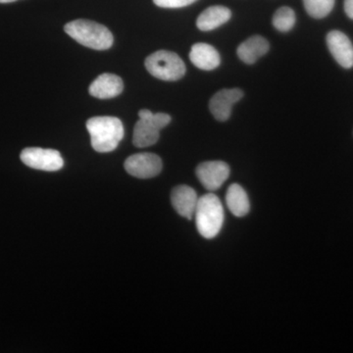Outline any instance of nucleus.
<instances>
[{
  "mask_svg": "<svg viewBox=\"0 0 353 353\" xmlns=\"http://www.w3.org/2000/svg\"><path fill=\"white\" fill-rule=\"evenodd\" d=\"M92 148L97 152L115 150L124 138V127L120 119L110 116L90 118L87 122Z\"/></svg>",
  "mask_w": 353,
  "mask_h": 353,
  "instance_id": "nucleus-1",
  "label": "nucleus"
},
{
  "mask_svg": "<svg viewBox=\"0 0 353 353\" xmlns=\"http://www.w3.org/2000/svg\"><path fill=\"white\" fill-rule=\"evenodd\" d=\"M64 31L72 39L95 50H109L113 46V36L105 26L94 21L79 19L65 25Z\"/></svg>",
  "mask_w": 353,
  "mask_h": 353,
  "instance_id": "nucleus-2",
  "label": "nucleus"
},
{
  "mask_svg": "<svg viewBox=\"0 0 353 353\" xmlns=\"http://www.w3.org/2000/svg\"><path fill=\"white\" fill-rule=\"evenodd\" d=\"M268 41L261 36H253L241 43L236 50V54L246 64H254L260 57L269 51Z\"/></svg>",
  "mask_w": 353,
  "mask_h": 353,
  "instance_id": "nucleus-14",
  "label": "nucleus"
},
{
  "mask_svg": "<svg viewBox=\"0 0 353 353\" xmlns=\"http://www.w3.org/2000/svg\"><path fill=\"white\" fill-rule=\"evenodd\" d=\"M243 97L240 88H224L213 95L209 102V108L215 119L224 122L231 117L232 108Z\"/></svg>",
  "mask_w": 353,
  "mask_h": 353,
  "instance_id": "nucleus-9",
  "label": "nucleus"
},
{
  "mask_svg": "<svg viewBox=\"0 0 353 353\" xmlns=\"http://www.w3.org/2000/svg\"><path fill=\"white\" fill-rule=\"evenodd\" d=\"M226 203L232 214L236 217H243L250 212V199L239 183L230 185L226 194Z\"/></svg>",
  "mask_w": 353,
  "mask_h": 353,
  "instance_id": "nucleus-16",
  "label": "nucleus"
},
{
  "mask_svg": "<svg viewBox=\"0 0 353 353\" xmlns=\"http://www.w3.org/2000/svg\"><path fill=\"white\" fill-rule=\"evenodd\" d=\"M327 46L334 60L345 69L353 67V46L347 34L332 31L327 34Z\"/></svg>",
  "mask_w": 353,
  "mask_h": 353,
  "instance_id": "nucleus-10",
  "label": "nucleus"
},
{
  "mask_svg": "<svg viewBox=\"0 0 353 353\" xmlns=\"http://www.w3.org/2000/svg\"><path fill=\"white\" fill-rule=\"evenodd\" d=\"M14 1H17V0H0V3H10Z\"/></svg>",
  "mask_w": 353,
  "mask_h": 353,
  "instance_id": "nucleus-21",
  "label": "nucleus"
},
{
  "mask_svg": "<svg viewBox=\"0 0 353 353\" xmlns=\"http://www.w3.org/2000/svg\"><path fill=\"white\" fill-rule=\"evenodd\" d=\"M23 163L37 170L55 172L64 166V160L59 152L48 148H28L20 155Z\"/></svg>",
  "mask_w": 353,
  "mask_h": 353,
  "instance_id": "nucleus-6",
  "label": "nucleus"
},
{
  "mask_svg": "<svg viewBox=\"0 0 353 353\" xmlns=\"http://www.w3.org/2000/svg\"><path fill=\"white\" fill-rule=\"evenodd\" d=\"M124 83L119 76L104 73L97 77L88 88L92 97L101 99H113L122 94Z\"/></svg>",
  "mask_w": 353,
  "mask_h": 353,
  "instance_id": "nucleus-11",
  "label": "nucleus"
},
{
  "mask_svg": "<svg viewBox=\"0 0 353 353\" xmlns=\"http://www.w3.org/2000/svg\"><path fill=\"white\" fill-rule=\"evenodd\" d=\"M197 0H153L155 6L161 8H182L194 3Z\"/></svg>",
  "mask_w": 353,
  "mask_h": 353,
  "instance_id": "nucleus-19",
  "label": "nucleus"
},
{
  "mask_svg": "<svg viewBox=\"0 0 353 353\" xmlns=\"http://www.w3.org/2000/svg\"><path fill=\"white\" fill-rule=\"evenodd\" d=\"M125 169L130 175L139 179L154 178L162 171L161 158L154 153H137L125 161Z\"/></svg>",
  "mask_w": 353,
  "mask_h": 353,
  "instance_id": "nucleus-7",
  "label": "nucleus"
},
{
  "mask_svg": "<svg viewBox=\"0 0 353 353\" xmlns=\"http://www.w3.org/2000/svg\"><path fill=\"white\" fill-rule=\"evenodd\" d=\"M139 120L134 129L132 143L137 148H148L157 143L160 131L168 126L171 116L166 113L153 114L148 109L139 112Z\"/></svg>",
  "mask_w": 353,
  "mask_h": 353,
  "instance_id": "nucleus-4",
  "label": "nucleus"
},
{
  "mask_svg": "<svg viewBox=\"0 0 353 353\" xmlns=\"http://www.w3.org/2000/svg\"><path fill=\"white\" fill-rule=\"evenodd\" d=\"M303 4L311 17L322 19L333 10L334 0H303Z\"/></svg>",
  "mask_w": 353,
  "mask_h": 353,
  "instance_id": "nucleus-18",
  "label": "nucleus"
},
{
  "mask_svg": "<svg viewBox=\"0 0 353 353\" xmlns=\"http://www.w3.org/2000/svg\"><path fill=\"white\" fill-rule=\"evenodd\" d=\"M199 197L196 190L189 185H178L171 194V202L179 215L192 219L196 212Z\"/></svg>",
  "mask_w": 353,
  "mask_h": 353,
  "instance_id": "nucleus-12",
  "label": "nucleus"
},
{
  "mask_svg": "<svg viewBox=\"0 0 353 353\" xmlns=\"http://www.w3.org/2000/svg\"><path fill=\"white\" fill-rule=\"evenodd\" d=\"M196 176L206 190L214 192L220 189L229 178L230 167L223 161L203 162L197 166Z\"/></svg>",
  "mask_w": 353,
  "mask_h": 353,
  "instance_id": "nucleus-8",
  "label": "nucleus"
},
{
  "mask_svg": "<svg viewBox=\"0 0 353 353\" xmlns=\"http://www.w3.org/2000/svg\"><path fill=\"white\" fill-rule=\"evenodd\" d=\"M190 59L194 66L204 71H212L221 63L219 52L210 44L204 43L192 46L190 52Z\"/></svg>",
  "mask_w": 353,
  "mask_h": 353,
  "instance_id": "nucleus-13",
  "label": "nucleus"
},
{
  "mask_svg": "<svg viewBox=\"0 0 353 353\" xmlns=\"http://www.w3.org/2000/svg\"><path fill=\"white\" fill-rule=\"evenodd\" d=\"M296 13L290 7H281L274 14L273 26L279 32H288L296 25Z\"/></svg>",
  "mask_w": 353,
  "mask_h": 353,
  "instance_id": "nucleus-17",
  "label": "nucleus"
},
{
  "mask_svg": "<svg viewBox=\"0 0 353 353\" xmlns=\"http://www.w3.org/2000/svg\"><path fill=\"white\" fill-rule=\"evenodd\" d=\"M194 219L197 231L203 238L214 239L224 224V208L214 194H204L197 201Z\"/></svg>",
  "mask_w": 353,
  "mask_h": 353,
  "instance_id": "nucleus-3",
  "label": "nucleus"
},
{
  "mask_svg": "<svg viewBox=\"0 0 353 353\" xmlns=\"http://www.w3.org/2000/svg\"><path fill=\"white\" fill-rule=\"evenodd\" d=\"M145 68L159 80L175 82L185 74V65L176 53L168 50H159L145 59Z\"/></svg>",
  "mask_w": 353,
  "mask_h": 353,
  "instance_id": "nucleus-5",
  "label": "nucleus"
},
{
  "mask_svg": "<svg viewBox=\"0 0 353 353\" xmlns=\"http://www.w3.org/2000/svg\"><path fill=\"white\" fill-rule=\"evenodd\" d=\"M232 12L225 6H211L203 11L196 20V26L202 32L212 31L231 19Z\"/></svg>",
  "mask_w": 353,
  "mask_h": 353,
  "instance_id": "nucleus-15",
  "label": "nucleus"
},
{
  "mask_svg": "<svg viewBox=\"0 0 353 353\" xmlns=\"http://www.w3.org/2000/svg\"><path fill=\"white\" fill-rule=\"evenodd\" d=\"M345 11L348 17L353 20V0H345Z\"/></svg>",
  "mask_w": 353,
  "mask_h": 353,
  "instance_id": "nucleus-20",
  "label": "nucleus"
}]
</instances>
